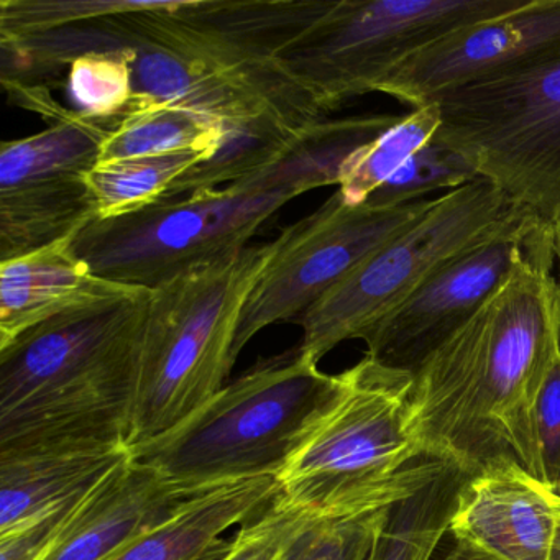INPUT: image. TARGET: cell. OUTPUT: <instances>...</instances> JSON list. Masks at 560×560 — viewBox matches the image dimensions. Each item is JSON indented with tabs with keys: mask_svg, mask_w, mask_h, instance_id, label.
<instances>
[{
	"mask_svg": "<svg viewBox=\"0 0 560 560\" xmlns=\"http://www.w3.org/2000/svg\"><path fill=\"white\" fill-rule=\"evenodd\" d=\"M544 224L513 212L506 224L435 271L363 339L365 355L415 373L503 283L529 235Z\"/></svg>",
	"mask_w": 560,
	"mask_h": 560,
	"instance_id": "cell-12",
	"label": "cell"
},
{
	"mask_svg": "<svg viewBox=\"0 0 560 560\" xmlns=\"http://www.w3.org/2000/svg\"><path fill=\"white\" fill-rule=\"evenodd\" d=\"M382 514L316 524L284 560H366Z\"/></svg>",
	"mask_w": 560,
	"mask_h": 560,
	"instance_id": "cell-30",
	"label": "cell"
},
{
	"mask_svg": "<svg viewBox=\"0 0 560 560\" xmlns=\"http://www.w3.org/2000/svg\"><path fill=\"white\" fill-rule=\"evenodd\" d=\"M465 478L447 465L421 490L383 511L366 560H431L447 534Z\"/></svg>",
	"mask_w": 560,
	"mask_h": 560,
	"instance_id": "cell-23",
	"label": "cell"
},
{
	"mask_svg": "<svg viewBox=\"0 0 560 560\" xmlns=\"http://www.w3.org/2000/svg\"><path fill=\"white\" fill-rule=\"evenodd\" d=\"M553 232V254H556V264L559 267V275H557V281H559V290H560V221H557L556 224L552 225Z\"/></svg>",
	"mask_w": 560,
	"mask_h": 560,
	"instance_id": "cell-33",
	"label": "cell"
},
{
	"mask_svg": "<svg viewBox=\"0 0 560 560\" xmlns=\"http://www.w3.org/2000/svg\"><path fill=\"white\" fill-rule=\"evenodd\" d=\"M119 120L73 109L0 149V261L74 237L97 219L88 173Z\"/></svg>",
	"mask_w": 560,
	"mask_h": 560,
	"instance_id": "cell-11",
	"label": "cell"
},
{
	"mask_svg": "<svg viewBox=\"0 0 560 560\" xmlns=\"http://www.w3.org/2000/svg\"><path fill=\"white\" fill-rule=\"evenodd\" d=\"M214 150H183L94 166L86 179L96 201L97 219L120 218L156 205L183 175Z\"/></svg>",
	"mask_w": 560,
	"mask_h": 560,
	"instance_id": "cell-24",
	"label": "cell"
},
{
	"mask_svg": "<svg viewBox=\"0 0 560 560\" xmlns=\"http://www.w3.org/2000/svg\"><path fill=\"white\" fill-rule=\"evenodd\" d=\"M88 497V494H86ZM84 497V498H86ZM84 498L65 504L14 533L0 534V560H45L67 530Z\"/></svg>",
	"mask_w": 560,
	"mask_h": 560,
	"instance_id": "cell-31",
	"label": "cell"
},
{
	"mask_svg": "<svg viewBox=\"0 0 560 560\" xmlns=\"http://www.w3.org/2000/svg\"><path fill=\"white\" fill-rule=\"evenodd\" d=\"M287 189L254 178L218 191L163 198L133 214L94 219L74 250L104 280L155 290L176 275L235 254L288 202Z\"/></svg>",
	"mask_w": 560,
	"mask_h": 560,
	"instance_id": "cell-8",
	"label": "cell"
},
{
	"mask_svg": "<svg viewBox=\"0 0 560 560\" xmlns=\"http://www.w3.org/2000/svg\"><path fill=\"white\" fill-rule=\"evenodd\" d=\"M340 388L300 347L260 360L165 434L130 447L136 460L189 487L277 478Z\"/></svg>",
	"mask_w": 560,
	"mask_h": 560,
	"instance_id": "cell-4",
	"label": "cell"
},
{
	"mask_svg": "<svg viewBox=\"0 0 560 560\" xmlns=\"http://www.w3.org/2000/svg\"><path fill=\"white\" fill-rule=\"evenodd\" d=\"M324 521L278 500L237 527L234 547L224 560H284L294 544Z\"/></svg>",
	"mask_w": 560,
	"mask_h": 560,
	"instance_id": "cell-29",
	"label": "cell"
},
{
	"mask_svg": "<svg viewBox=\"0 0 560 560\" xmlns=\"http://www.w3.org/2000/svg\"><path fill=\"white\" fill-rule=\"evenodd\" d=\"M441 126L435 104L411 109L369 145L357 150L340 172L337 191L350 206L365 205L415 153L434 140Z\"/></svg>",
	"mask_w": 560,
	"mask_h": 560,
	"instance_id": "cell-25",
	"label": "cell"
},
{
	"mask_svg": "<svg viewBox=\"0 0 560 560\" xmlns=\"http://www.w3.org/2000/svg\"><path fill=\"white\" fill-rule=\"evenodd\" d=\"M435 139L464 156L513 208L560 221V57L448 91Z\"/></svg>",
	"mask_w": 560,
	"mask_h": 560,
	"instance_id": "cell-6",
	"label": "cell"
},
{
	"mask_svg": "<svg viewBox=\"0 0 560 560\" xmlns=\"http://www.w3.org/2000/svg\"><path fill=\"white\" fill-rule=\"evenodd\" d=\"M298 132L300 129L275 113L225 124L218 149L183 175L166 198L218 191L248 178L277 162Z\"/></svg>",
	"mask_w": 560,
	"mask_h": 560,
	"instance_id": "cell-21",
	"label": "cell"
},
{
	"mask_svg": "<svg viewBox=\"0 0 560 560\" xmlns=\"http://www.w3.org/2000/svg\"><path fill=\"white\" fill-rule=\"evenodd\" d=\"M150 300L124 287L0 349V455L129 447Z\"/></svg>",
	"mask_w": 560,
	"mask_h": 560,
	"instance_id": "cell-2",
	"label": "cell"
},
{
	"mask_svg": "<svg viewBox=\"0 0 560 560\" xmlns=\"http://www.w3.org/2000/svg\"><path fill=\"white\" fill-rule=\"evenodd\" d=\"M526 0H332L278 63L324 114L380 84L416 51L465 25L498 18Z\"/></svg>",
	"mask_w": 560,
	"mask_h": 560,
	"instance_id": "cell-9",
	"label": "cell"
},
{
	"mask_svg": "<svg viewBox=\"0 0 560 560\" xmlns=\"http://www.w3.org/2000/svg\"><path fill=\"white\" fill-rule=\"evenodd\" d=\"M552 490L556 491L560 497V475L557 477L556 483H553Z\"/></svg>",
	"mask_w": 560,
	"mask_h": 560,
	"instance_id": "cell-35",
	"label": "cell"
},
{
	"mask_svg": "<svg viewBox=\"0 0 560 560\" xmlns=\"http://www.w3.org/2000/svg\"><path fill=\"white\" fill-rule=\"evenodd\" d=\"M552 560H560V523L557 529L556 546H553Z\"/></svg>",
	"mask_w": 560,
	"mask_h": 560,
	"instance_id": "cell-34",
	"label": "cell"
},
{
	"mask_svg": "<svg viewBox=\"0 0 560 560\" xmlns=\"http://www.w3.org/2000/svg\"><path fill=\"white\" fill-rule=\"evenodd\" d=\"M560 497L511 458L467 475L448 521L445 560H552Z\"/></svg>",
	"mask_w": 560,
	"mask_h": 560,
	"instance_id": "cell-15",
	"label": "cell"
},
{
	"mask_svg": "<svg viewBox=\"0 0 560 560\" xmlns=\"http://www.w3.org/2000/svg\"><path fill=\"white\" fill-rule=\"evenodd\" d=\"M552 225L540 224L490 298L412 373L425 457L474 475L511 458L546 481L536 408L560 349Z\"/></svg>",
	"mask_w": 560,
	"mask_h": 560,
	"instance_id": "cell-1",
	"label": "cell"
},
{
	"mask_svg": "<svg viewBox=\"0 0 560 560\" xmlns=\"http://www.w3.org/2000/svg\"><path fill=\"white\" fill-rule=\"evenodd\" d=\"M339 375L332 405L277 477L281 500L319 521L382 513L447 467L422 451L412 373L365 355Z\"/></svg>",
	"mask_w": 560,
	"mask_h": 560,
	"instance_id": "cell-3",
	"label": "cell"
},
{
	"mask_svg": "<svg viewBox=\"0 0 560 560\" xmlns=\"http://www.w3.org/2000/svg\"><path fill=\"white\" fill-rule=\"evenodd\" d=\"M208 490L176 483L130 457L84 498L45 560L114 559Z\"/></svg>",
	"mask_w": 560,
	"mask_h": 560,
	"instance_id": "cell-16",
	"label": "cell"
},
{
	"mask_svg": "<svg viewBox=\"0 0 560 560\" xmlns=\"http://www.w3.org/2000/svg\"><path fill=\"white\" fill-rule=\"evenodd\" d=\"M222 130L219 120L188 107L136 96L126 116L104 140L97 165L183 150H214Z\"/></svg>",
	"mask_w": 560,
	"mask_h": 560,
	"instance_id": "cell-22",
	"label": "cell"
},
{
	"mask_svg": "<svg viewBox=\"0 0 560 560\" xmlns=\"http://www.w3.org/2000/svg\"><path fill=\"white\" fill-rule=\"evenodd\" d=\"M399 119L401 116L395 114H365L317 120L300 130L283 155L255 176L267 185L288 189L296 198L314 189L337 186L343 163Z\"/></svg>",
	"mask_w": 560,
	"mask_h": 560,
	"instance_id": "cell-20",
	"label": "cell"
},
{
	"mask_svg": "<svg viewBox=\"0 0 560 560\" xmlns=\"http://www.w3.org/2000/svg\"><path fill=\"white\" fill-rule=\"evenodd\" d=\"M133 48L97 51L71 63L67 88L74 113L91 119L120 120L132 106Z\"/></svg>",
	"mask_w": 560,
	"mask_h": 560,
	"instance_id": "cell-26",
	"label": "cell"
},
{
	"mask_svg": "<svg viewBox=\"0 0 560 560\" xmlns=\"http://www.w3.org/2000/svg\"><path fill=\"white\" fill-rule=\"evenodd\" d=\"M150 4L152 2L147 0H2L0 40L32 37L97 19L139 12Z\"/></svg>",
	"mask_w": 560,
	"mask_h": 560,
	"instance_id": "cell-28",
	"label": "cell"
},
{
	"mask_svg": "<svg viewBox=\"0 0 560 560\" xmlns=\"http://www.w3.org/2000/svg\"><path fill=\"white\" fill-rule=\"evenodd\" d=\"M560 57V0H526L498 18L465 25L406 58L376 93L411 109L464 84Z\"/></svg>",
	"mask_w": 560,
	"mask_h": 560,
	"instance_id": "cell-14",
	"label": "cell"
},
{
	"mask_svg": "<svg viewBox=\"0 0 560 560\" xmlns=\"http://www.w3.org/2000/svg\"><path fill=\"white\" fill-rule=\"evenodd\" d=\"M280 497L277 478L261 477L211 488L110 560H191Z\"/></svg>",
	"mask_w": 560,
	"mask_h": 560,
	"instance_id": "cell-19",
	"label": "cell"
},
{
	"mask_svg": "<svg viewBox=\"0 0 560 560\" xmlns=\"http://www.w3.org/2000/svg\"><path fill=\"white\" fill-rule=\"evenodd\" d=\"M271 255L273 242L248 245L152 290L129 448L165 434L224 388L242 311Z\"/></svg>",
	"mask_w": 560,
	"mask_h": 560,
	"instance_id": "cell-5",
	"label": "cell"
},
{
	"mask_svg": "<svg viewBox=\"0 0 560 560\" xmlns=\"http://www.w3.org/2000/svg\"><path fill=\"white\" fill-rule=\"evenodd\" d=\"M478 178L470 163L435 139L386 179L365 205L399 206L431 198L435 191H454Z\"/></svg>",
	"mask_w": 560,
	"mask_h": 560,
	"instance_id": "cell-27",
	"label": "cell"
},
{
	"mask_svg": "<svg viewBox=\"0 0 560 560\" xmlns=\"http://www.w3.org/2000/svg\"><path fill=\"white\" fill-rule=\"evenodd\" d=\"M434 198L399 206H350L334 192L313 214L284 229L273 255L248 294L238 320L232 360L261 330L294 323L350 271L406 225Z\"/></svg>",
	"mask_w": 560,
	"mask_h": 560,
	"instance_id": "cell-10",
	"label": "cell"
},
{
	"mask_svg": "<svg viewBox=\"0 0 560 560\" xmlns=\"http://www.w3.org/2000/svg\"><path fill=\"white\" fill-rule=\"evenodd\" d=\"M73 238L0 261V349L80 304L127 287L97 277L74 250Z\"/></svg>",
	"mask_w": 560,
	"mask_h": 560,
	"instance_id": "cell-18",
	"label": "cell"
},
{
	"mask_svg": "<svg viewBox=\"0 0 560 560\" xmlns=\"http://www.w3.org/2000/svg\"><path fill=\"white\" fill-rule=\"evenodd\" d=\"M332 0H170L119 15L136 42L172 48L209 70L273 60Z\"/></svg>",
	"mask_w": 560,
	"mask_h": 560,
	"instance_id": "cell-13",
	"label": "cell"
},
{
	"mask_svg": "<svg viewBox=\"0 0 560 560\" xmlns=\"http://www.w3.org/2000/svg\"><path fill=\"white\" fill-rule=\"evenodd\" d=\"M130 457L126 445L0 455V534L27 527L86 497Z\"/></svg>",
	"mask_w": 560,
	"mask_h": 560,
	"instance_id": "cell-17",
	"label": "cell"
},
{
	"mask_svg": "<svg viewBox=\"0 0 560 560\" xmlns=\"http://www.w3.org/2000/svg\"><path fill=\"white\" fill-rule=\"evenodd\" d=\"M516 208L485 179L435 196L431 208L376 248L296 324L300 349L319 363L347 340H363L435 271L506 224Z\"/></svg>",
	"mask_w": 560,
	"mask_h": 560,
	"instance_id": "cell-7",
	"label": "cell"
},
{
	"mask_svg": "<svg viewBox=\"0 0 560 560\" xmlns=\"http://www.w3.org/2000/svg\"><path fill=\"white\" fill-rule=\"evenodd\" d=\"M537 435L544 474L550 488L560 475V349L553 353L544 376L536 408Z\"/></svg>",
	"mask_w": 560,
	"mask_h": 560,
	"instance_id": "cell-32",
	"label": "cell"
}]
</instances>
